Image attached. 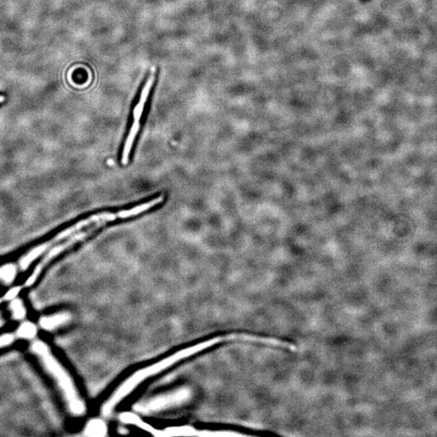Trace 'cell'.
<instances>
[{"label":"cell","mask_w":437,"mask_h":437,"mask_svg":"<svg viewBox=\"0 0 437 437\" xmlns=\"http://www.w3.org/2000/svg\"><path fill=\"white\" fill-rule=\"evenodd\" d=\"M21 291V287H15L10 288L7 292L6 294L4 295L3 298L6 301H12L15 299L17 297L18 294H20Z\"/></svg>","instance_id":"8"},{"label":"cell","mask_w":437,"mask_h":437,"mask_svg":"<svg viewBox=\"0 0 437 437\" xmlns=\"http://www.w3.org/2000/svg\"><path fill=\"white\" fill-rule=\"evenodd\" d=\"M107 224H108V221H106L96 222V225L91 226L90 229L72 236V238L67 241L66 243L59 245L57 247L51 250L50 252L45 255V258L39 263L38 266L35 267L34 271L32 273L30 277L28 278L26 282V287H30L34 285L37 280H38V278L41 275V272H43V270L46 265H48L51 260L57 257V255L63 253V251L71 248L72 246L80 243V241L85 240L88 238V236L94 234L96 231L100 230L101 227L105 226Z\"/></svg>","instance_id":"3"},{"label":"cell","mask_w":437,"mask_h":437,"mask_svg":"<svg viewBox=\"0 0 437 437\" xmlns=\"http://www.w3.org/2000/svg\"><path fill=\"white\" fill-rule=\"evenodd\" d=\"M14 339H15V336H14V334H3V336H0V349L4 347L10 345V344L14 341Z\"/></svg>","instance_id":"7"},{"label":"cell","mask_w":437,"mask_h":437,"mask_svg":"<svg viewBox=\"0 0 437 437\" xmlns=\"http://www.w3.org/2000/svg\"><path fill=\"white\" fill-rule=\"evenodd\" d=\"M9 309L11 310L12 317L15 320H23L26 316V308L21 300L16 298L11 301Z\"/></svg>","instance_id":"6"},{"label":"cell","mask_w":437,"mask_h":437,"mask_svg":"<svg viewBox=\"0 0 437 437\" xmlns=\"http://www.w3.org/2000/svg\"><path fill=\"white\" fill-rule=\"evenodd\" d=\"M31 349L57 381L70 411L74 415H81L85 406L79 396L75 385L67 372L64 370L63 367L51 353L49 347L44 342L38 341L32 343Z\"/></svg>","instance_id":"1"},{"label":"cell","mask_w":437,"mask_h":437,"mask_svg":"<svg viewBox=\"0 0 437 437\" xmlns=\"http://www.w3.org/2000/svg\"><path fill=\"white\" fill-rule=\"evenodd\" d=\"M70 319V316L66 313H58L45 316L41 319V325L45 331L52 332L59 327H63Z\"/></svg>","instance_id":"4"},{"label":"cell","mask_w":437,"mask_h":437,"mask_svg":"<svg viewBox=\"0 0 437 437\" xmlns=\"http://www.w3.org/2000/svg\"><path fill=\"white\" fill-rule=\"evenodd\" d=\"M4 100H6V97H4L3 96H0V103H2Z\"/></svg>","instance_id":"9"},{"label":"cell","mask_w":437,"mask_h":437,"mask_svg":"<svg viewBox=\"0 0 437 437\" xmlns=\"http://www.w3.org/2000/svg\"><path fill=\"white\" fill-rule=\"evenodd\" d=\"M6 300H4L3 297H2V298H0V304L2 303L3 301H4Z\"/></svg>","instance_id":"10"},{"label":"cell","mask_w":437,"mask_h":437,"mask_svg":"<svg viewBox=\"0 0 437 437\" xmlns=\"http://www.w3.org/2000/svg\"><path fill=\"white\" fill-rule=\"evenodd\" d=\"M156 68L153 67L151 69L150 75L148 77L145 85H144L141 92V97L133 110V123L131 130L128 134L127 141H125L122 155V164L128 165L130 159V154L132 150L134 139H136L139 128H141V120L144 110V107L148 96H150V91L153 83H154L156 78Z\"/></svg>","instance_id":"2"},{"label":"cell","mask_w":437,"mask_h":437,"mask_svg":"<svg viewBox=\"0 0 437 437\" xmlns=\"http://www.w3.org/2000/svg\"><path fill=\"white\" fill-rule=\"evenodd\" d=\"M37 333H38V328L36 325L34 323L26 322L17 329L16 336L21 338L32 339L36 337Z\"/></svg>","instance_id":"5"}]
</instances>
